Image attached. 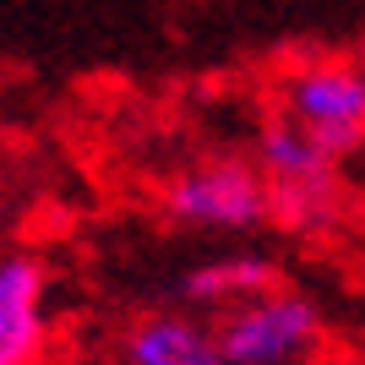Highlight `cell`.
<instances>
[{
  "label": "cell",
  "mask_w": 365,
  "mask_h": 365,
  "mask_svg": "<svg viewBox=\"0 0 365 365\" xmlns=\"http://www.w3.org/2000/svg\"><path fill=\"white\" fill-rule=\"evenodd\" d=\"M158 213L197 235H257L273 224V185L257 158L213 153L169 175L158 191Z\"/></svg>",
  "instance_id": "1"
},
{
  "label": "cell",
  "mask_w": 365,
  "mask_h": 365,
  "mask_svg": "<svg viewBox=\"0 0 365 365\" xmlns=\"http://www.w3.org/2000/svg\"><path fill=\"white\" fill-rule=\"evenodd\" d=\"M278 120L300 125L333 158L365 142V66L344 55H300L278 76Z\"/></svg>",
  "instance_id": "2"
},
{
  "label": "cell",
  "mask_w": 365,
  "mask_h": 365,
  "mask_svg": "<svg viewBox=\"0 0 365 365\" xmlns=\"http://www.w3.org/2000/svg\"><path fill=\"white\" fill-rule=\"evenodd\" d=\"M218 344L229 365H305L322 344V317L300 289H267L218 311Z\"/></svg>",
  "instance_id": "3"
},
{
  "label": "cell",
  "mask_w": 365,
  "mask_h": 365,
  "mask_svg": "<svg viewBox=\"0 0 365 365\" xmlns=\"http://www.w3.org/2000/svg\"><path fill=\"white\" fill-rule=\"evenodd\" d=\"M49 333V267L33 251L0 262V365H33Z\"/></svg>",
  "instance_id": "4"
},
{
  "label": "cell",
  "mask_w": 365,
  "mask_h": 365,
  "mask_svg": "<svg viewBox=\"0 0 365 365\" xmlns=\"http://www.w3.org/2000/svg\"><path fill=\"white\" fill-rule=\"evenodd\" d=\"M115 360L120 365H229L224 344H218V322H202L191 311H142L137 322H125Z\"/></svg>",
  "instance_id": "5"
},
{
  "label": "cell",
  "mask_w": 365,
  "mask_h": 365,
  "mask_svg": "<svg viewBox=\"0 0 365 365\" xmlns=\"http://www.w3.org/2000/svg\"><path fill=\"white\" fill-rule=\"evenodd\" d=\"M278 289V262L267 251H224V257H207L197 267H185L175 294L185 305H207V311H229L240 300H257V294Z\"/></svg>",
  "instance_id": "6"
},
{
  "label": "cell",
  "mask_w": 365,
  "mask_h": 365,
  "mask_svg": "<svg viewBox=\"0 0 365 365\" xmlns=\"http://www.w3.org/2000/svg\"><path fill=\"white\" fill-rule=\"evenodd\" d=\"M262 164V175H267V185H300V180H322V175H338V164L344 158H333V153L322 148L317 137H305L300 125L289 120H267L257 131V153H251Z\"/></svg>",
  "instance_id": "7"
},
{
  "label": "cell",
  "mask_w": 365,
  "mask_h": 365,
  "mask_svg": "<svg viewBox=\"0 0 365 365\" xmlns=\"http://www.w3.org/2000/svg\"><path fill=\"white\" fill-rule=\"evenodd\" d=\"M344 218V180L322 175L300 185H273V224L289 235H327Z\"/></svg>",
  "instance_id": "8"
},
{
  "label": "cell",
  "mask_w": 365,
  "mask_h": 365,
  "mask_svg": "<svg viewBox=\"0 0 365 365\" xmlns=\"http://www.w3.org/2000/svg\"><path fill=\"white\" fill-rule=\"evenodd\" d=\"M33 365H38V360H33Z\"/></svg>",
  "instance_id": "9"
}]
</instances>
